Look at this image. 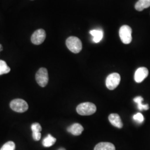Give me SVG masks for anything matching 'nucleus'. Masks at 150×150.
I'll use <instances>...</instances> for the list:
<instances>
[{
    "label": "nucleus",
    "mask_w": 150,
    "mask_h": 150,
    "mask_svg": "<svg viewBox=\"0 0 150 150\" xmlns=\"http://www.w3.org/2000/svg\"><path fill=\"white\" fill-rule=\"evenodd\" d=\"M108 120L110 123L118 129H121L123 126V123L121 121L120 117L117 113H112L108 116Z\"/></svg>",
    "instance_id": "nucleus-9"
},
{
    "label": "nucleus",
    "mask_w": 150,
    "mask_h": 150,
    "mask_svg": "<svg viewBox=\"0 0 150 150\" xmlns=\"http://www.w3.org/2000/svg\"><path fill=\"white\" fill-rule=\"evenodd\" d=\"M36 80L41 87H44L46 86L48 82V71L47 69L43 67L40 69L36 73Z\"/></svg>",
    "instance_id": "nucleus-6"
},
{
    "label": "nucleus",
    "mask_w": 150,
    "mask_h": 150,
    "mask_svg": "<svg viewBox=\"0 0 150 150\" xmlns=\"http://www.w3.org/2000/svg\"><path fill=\"white\" fill-rule=\"evenodd\" d=\"M150 7V0H139L135 4V9L138 11H143Z\"/></svg>",
    "instance_id": "nucleus-11"
},
{
    "label": "nucleus",
    "mask_w": 150,
    "mask_h": 150,
    "mask_svg": "<svg viewBox=\"0 0 150 150\" xmlns=\"http://www.w3.org/2000/svg\"><path fill=\"white\" fill-rule=\"evenodd\" d=\"M149 75V70L145 67H139L136 71L134 74V80L137 83H141Z\"/></svg>",
    "instance_id": "nucleus-8"
},
{
    "label": "nucleus",
    "mask_w": 150,
    "mask_h": 150,
    "mask_svg": "<svg viewBox=\"0 0 150 150\" xmlns=\"http://www.w3.org/2000/svg\"><path fill=\"white\" fill-rule=\"evenodd\" d=\"M133 118L134 121L138 122L139 123H142L144 122V116L142 115V113H137L136 115H134L133 117Z\"/></svg>",
    "instance_id": "nucleus-18"
},
{
    "label": "nucleus",
    "mask_w": 150,
    "mask_h": 150,
    "mask_svg": "<svg viewBox=\"0 0 150 150\" xmlns=\"http://www.w3.org/2000/svg\"><path fill=\"white\" fill-rule=\"evenodd\" d=\"M67 131L71 134L75 136L80 135L83 131V127L79 123H74L69 126L67 129Z\"/></svg>",
    "instance_id": "nucleus-10"
},
{
    "label": "nucleus",
    "mask_w": 150,
    "mask_h": 150,
    "mask_svg": "<svg viewBox=\"0 0 150 150\" xmlns=\"http://www.w3.org/2000/svg\"><path fill=\"white\" fill-rule=\"evenodd\" d=\"M66 44L69 50L74 54H78L82 50V42L77 37H69L66 40Z\"/></svg>",
    "instance_id": "nucleus-2"
},
{
    "label": "nucleus",
    "mask_w": 150,
    "mask_h": 150,
    "mask_svg": "<svg viewBox=\"0 0 150 150\" xmlns=\"http://www.w3.org/2000/svg\"><path fill=\"white\" fill-rule=\"evenodd\" d=\"M11 109L17 112H24L28 108L27 102L22 99H15L10 103Z\"/></svg>",
    "instance_id": "nucleus-4"
},
{
    "label": "nucleus",
    "mask_w": 150,
    "mask_h": 150,
    "mask_svg": "<svg viewBox=\"0 0 150 150\" xmlns=\"http://www.w3.org/2000/svg\"><path fill=\"white\" fill-rule=\"evenodd\" d=\"M15 144L12 141H8L3 145L0 150H15Z\"/></svg>",
    "instance_id": "nucleus-17"
},
{
    "label": "nucleus",
    "mask_w": 150,
    "mask_h": 150,
    "mask_svg": "<svg viewBox=\"0 0 150 150\" xmlns=\"http://www.w3.org/2000/svg\"><path fill=\"white\" fill-rule=\"evenodd\" d=\"M32 137L35 141H39L41 137V134L40 132H32Z\"/></svg>",
    "instance_id": "nucleus-20"
},
{
    "label": "nucleus",
    "mask_w": 150,
    "mask_h": 150,
    "mask_svg": "<svg viewBox=\"0 0 150 150\" xmlns=\"http://www.w3.org/2000/svg\"><path fill=\"white\" fill-rule=\"evenodd\" d=\"M143 100H144V98L141 96L136 97L134 99V102L137 104V107L140 111L147 110L149 109V105H147V104L143 105L142 103V102L143 101Z\"/></svg>",
    "instance_id": "nucleus-14"
},
{
    "label": "nucleus",
    "mask_w": 150,
    "mask_h": 150,
    "mask_svg": "<svg viewBox=\"0 0 150 150\" xmlns=\"http://www.w3.org/2000/svg\"><path fill=\"white\" fill-rule=\"evenodd\" d=\"M90 34L93 37V41L95 43L100 42L103 36V33L101 30H93L90 31Z\"/></svg>",
    "instance_id": "nucleus-13"
},
{
    "label": "nucleus",
    "mask_w": 150,
    "mask_h": 150,
    "mask_svg": "<svg viewBox=\"0 0 150 150\" xmlns=\"http://www.w3.org/2000/svg\"><path fill=\"white\" fill-rule=\"evenodd\" d=\"M59 150H66V149H64V148H61V149H59Z\"/></svg>",
    "instance_id": "nucleus-22"
},
{
    "label": "nucleus",
    "mask_w": 150,
    "mask_h": 150,
    "mask_svg": "<svg viewBox=\"0 0 150 150\" xmlns=\"http://www.w3.org/2000/svg\"><path fill=\"white\" fill-rule=\"evenodd\" d=\"M115 147L110 142H100L95 146L94 150H115Z\"/></svg>",
    "instance_id": "nucleus-12"
},
{
    "label": "nucleus",
    "mask_w": 150,
    "mask_h": 150,
    "mask_svg": "<svg viewBox=\"0 0 150 150\" xmlns=\"http://www.w3.org/2000/svg\"><path fill=\"white\" fill-rule=\"evenodd\" d=\"M76 111L82 116H89L96 111V106L91 102H83L77 106Z\"/></svg>",
    "instance_id": "nucleus-1"
},
{
    "label": "nucleus",
    "mask_w": 150,
    "mask_h": 150,
    "mask_svg": "<svg viewBox=\"0 0 150 150\" xmlns=\"http://www.w3.org/2000/svg\"><path fill=\"white\" fill-rule=\"evenodd\" d=\"M3 50V48H2V45L0 44V52L2 51Z\"/></svg>",
    "instance_id": "nucleus-21"
},
{
    "label": "nucleus",
    "mask_w": 150,
    "mask_h": 150,
    "mask_svg": "<svg viewBox=\"0 0 150 150\" xmlns=\"http://www.w3.org/2000/svg\"><path fill=\"white\" fill-rule=\"evenodd\" d=\"M10 70V68L7 66L5 61L0 60V75L8 74Z\"/></svg>",
    "instance_id": "nucleus-16"
},
{
    "label": "nucleus",
    "mask_w": 150,
    "mask_h": 150,
    "mask_svg": "<svg viewBox=\"0 0 150 150\" xmlns=\"http://www.w3.org/2000/svg\"><path fill=\"white\" fill-rule=\"evenodd\" d=\"M56 141V139L52 136L50 134H48L46 137H45L43 140L42 145L45 147H49L54 144Z\"/></svg>",
    "instance_id": "nucleus-15"
},
{
    "label": "nucleus",
    "mask_w": 150,
    "mask_h": 150,
    "mask_svg": "<svg viewBox=\"0 0 150 150\" xmlns=\"http://www.w3.org/2000/svg\"><path fill=\"white\" fill-rule=\"evenodd\" d=\"M119 35L124 44H129L132 41V29L128 25H123L120 28Z\"/></svg>",
    "instance_id": "nucleus-3"
},
{
    "label": "nucleus",
    "mask_w": 150,
    "mask_h": 150,
    "mask_svg": "<svg viewBox=\"0 0 150 150\" xmlns=\"http://www.w3.org/2000/svg\"><path fill=\"white\" fill-rule=\"evenodd\" d=\"M46 32L43 29H39L35 31L31 36V42L34 45H38L43 43L46 38Z\"/></svg>",
    "instance_id": "nucleus-7"
},
{
    "label": "nucleus",
    "mask_w": 150,
    "mask_h": 150,
    "mask_svg": "<svg viewBox=\"0 0 150 150\" xmlns=\"http://www.w3.org/2000/svg\"><path fill=\"white\" fill-rule=\"evenodd\" d=\"M120 81V75L118 73H112L107 76L106 80V85L109 90H113L118 86Z\"/></svg>",
    "instance_id": "nucleus-5"
},
{
    "label": "nucleus",
    "mask_w": 150,
    "mask_h": 150,
    "mask_svg": "<svg viewBox=\"0 0 150 150\" xmlns=\"http://www.w3.org/2000/svg\"><path fill=\"white\" fill-rule=\"evenodd\" d=\"M31 129H32V132H40L42 131V127L39 123H33L31 126Z\"/></svg>",
    "instance_id": "nucleus-19"
}]
</instances>
